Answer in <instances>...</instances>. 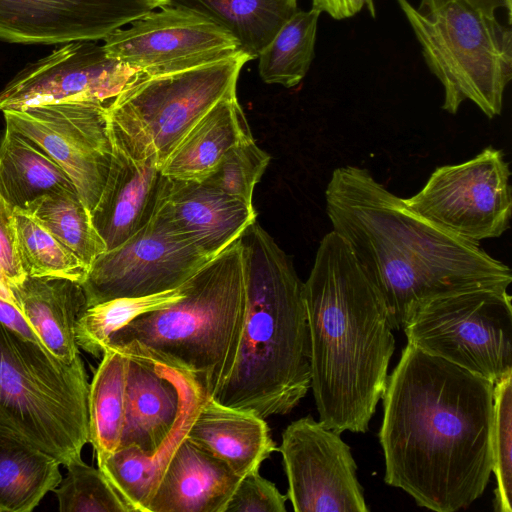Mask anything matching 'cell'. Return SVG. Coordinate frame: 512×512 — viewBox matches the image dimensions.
I'll return each instance as SVG.
<instances>
[{
  "label": "cell",
  "mask_w": 512,
  "mask_h": 512,
  "mask_svg": "<svg viewBox=\"0 0 512 512\" xmlns=\"http://www.w3.org/2000/svg\"><path fill=\"white\" fill-rule=\"evenodd\" d=\"M494 383L407 343L382 396L386 484L419 507L455 512L492 473Z\"/></svg>",
  "instance_id": "cell-1"
},
{
  "label": "cell",
  "mask_w": 512,
  "mask_h": 512,
  "mask_svg": "<svg viewBox=\"0 0 512 512\" xmlns=\"http://www.w3.org/2000/svg\"><path fill=\"white\" fill-rule=\"evenodd\" d=\"M325 206L332 230L383 295L393 329L434 297L512 282L509 266L416 214L365 168H336Z\"/></svg>",
  "instance_id": "cell-2"
},
{
  "label": "cell",
  "mask_w": 512,
  "mask_h": 512,
  "mask_svg": "<svg viewBox=\"0 0 512 512\" xmlns=\"http://www.w3.org/2000/svg\"><path fill=\"white\" fill-rule=\"evenodd\" d=\"M303 297L319 421L339 434L365 433L395 351L385 299L333 230L319 243Z\"/></svg>",
  "instance_id": "cell-3"
},
{
  "label": "cell",
  "mask_w": 512,
  "mask_h": 512,
  "mask_svg": "<svg viewBox=\"0 0 512 512\" xmlns=\"http://www.w3.org/2000/svg\"><path fill=\"white\" fill-rule=\"evenodd\" d=\"M246 312L233 368L215 401L262 418L291 412L310 389L304 282L257 221L239 237Z\"/></svg>",
  "instance_id": "cell-4"
},
{
  "label": "cell",
  "mask_w": 512,
  "mask_h": 512,
  "mask_svg": "<svg viewBox=\"0 0 512 512\" xmlns=\"http://www.w3.org/2000/svg\"><path fill=\"white\" fill-rule=\"evenodd\" d=\"M184 287L179 301L139 316L116 331L106 348L180 370L210 398L233 368L244 325L240 239L206 262Z\"/></svg>",
  "instance_id": "cell-5"
},
{
  "label": "cell",
  "mask_w": 512,
  "mask_h": 512,
  "mask_svg": "<svg viewBox=\"0 0 512 512\" xmlns=\"http://www.w3.org/2000/svg\"><path fill=\"white\" fill-rule=\"evenodd\" d=\"M89 387L80 354L65 363L0 323V424L61 465L89 442Z\"/></svg>",
  "instance_id": "cell-6"
},
{
  "label": "cell",
  "mask_w": 512,
  "mask_h": 512,
  "mask_svg": "<svg viewBox=\"0 0 512 512\" xmlns=\"http://www.w3.org/2000/svg\"><path fill=\"white\" fill-rule=\"evenodd\" d=\"M430 71L444 88L442 109L456 114L472 101L488 118L500 115L512 78V32L464 0H396Z\"/></svg>",
  "instance_id": "cell-7"
},
{
  "label": "cell",
  "mask_w": 512,
  "mask_h": 512,
  "mask_svg": "<svg viewBox=\"0 0 512 512\" xmlns=\"http://www.w3.org/2000/svg\"><path fill=\"white\" fill-rule=\"evenodd\" d=\"M250 60L240 51L175 72L145 74L109 104L110 125L127 149L137 155H154L161 168L214 105L236 94L239 74Z\"/></svg>",
  "instance_id": "cell-8"
},
{
  "label": "cell",
  "mask_w": 512,
  "mask_h": 512,
  "mask_svg": "<svg viewBox=\"0 0 512 512\" xmlns=\"http://www.w3.org/2000/svg\"><path fill=\"white\" fill-rule=\"evenodd\" d=\"M507 288H477L421 304L403 330L407 343L492 383L512 372V304Z\"/></svg>",
  "instance_id": "cell-9"
},
{
  "label": "cell",
  "mask_w": 512,
  "mask_h": 512,
  "mask_svg": "<svg viewBox=\"0 0 512 512\" xmlns=\"http://www.w3.org/2000/svg\"><path fill=\"white\" fill-rule=\"evenodd\" d=\"M510 175L504 152L488 146L465 162L437 167L422 189L404 200L441 229L479 243L509 227Z\"/></svg>",
  "instance_id": "cell-10"
},
{
  "label": "cell",
  "mask_w": 512,
  "mask_h": 512,
  "mask_svg": "<svg viewBox=\"0 0 512 512\" xmlns=\"http://www.w3.org/2000/svg\"><path fill=\"white\" fill-rule=\"evenodd\" d=\"M108 106L73 101L2 111L6 127L33 142L65 171L90 211L111 163Z\"/></svg>",
  "instance_id": "cell-11"
},
{
  "label": "cell",
  "mask_w": 512,
  "mask_h": 512,
  "mask_svg": "<svg viewBox=\"0 0 512 512\" xmlns=\"http://www.w3.org/2000/svg\"><path fill=\"white\" fill-rule=\"evenodd\" d=\"M210 259L155 213L142 229L93 261L81 284L87 308L178 288Z\"/></svg>",
  "instance_id": "cell-12"
},
{
  "label": "cell",
  "mask_w": 512,
  "mask_h": 512,
  "mask_svg": "<svg viewBox=\"0 0 512 512\" xmlns=\"http://www.w3.org/2000/svg\"><path fill=\"white\" fill-rule=\"evenodd\" d=\"M106 54L149 75L231 57L241 50L223 27L194 11L164 5L103 39Z\"/></svg>",
  "instance_id": "cell-13"
},
{
  "label": "cell",
  "mask_w": 512,
  "mask_h": 512,
  "mask_svg": "<svg viewBox=\"0 0 512 512\" xmlns=\"http://www.w3.org/2000/svg\"><path fill=\"white\" fill-rule=\"evenodd\" d=\"M295 512H368L357 464L340 434L311 416L290 423L278 447Z\"/></svg>",
  "instance_id": "cell-14"
},
{
  "label": "cell",
  "mask_w": 512,
  "mask_h": 512,
  "mask_svg": "<svg viewBox=\"0 0 512 512\" xmlns=\"http://www.w3.org/2000/svg\"><path fill=\"white\" fill-rule=\"evenodd\" d=\"M97 42L65 43L25 66L0 92V110L73 101L110 104L147 74L109 57Z\"/></svg>",
  "instance_id": "cell-15"
},
{
  "label": "cell",
  "mask_w": 512,
  "mask_h": 512,
  "mask_svg": "<svg viewBox=\"0 0 512 512\" xmlns=\"http://www.w3.org/2000/svg\"><path fill=\"white\" fill-rule=\"evenodd\" d=\"M152 9L140 0H0V41H100Z\"/></svg>",
  "instance_id": "cell-16"
},
{
  "label": "cell",
  "mask_w": 512,
  "mask_h": 512,
  "mask_svg": "<svg viewBox=\"0 0 512 512\" xmlns=\"http://www.w3.org/2000/svg\"><path fill=\"white\" fill-rule=\"evenodd\" d=\"M110 136L108 176L91 211L93 225L107 250L122 244L152 219L167 181L154 155L133 154L111 128Z\"/></svg>",
  "instance_id": "cell-17"
},
{
  "label": "cell",
  "mask_w": 512,
  "mask_h": 512,
  "mask_svg": "<svg viewBox=\"0 0 512 512\" xmlns=\"http://www.w3.org/2000/svg\"><path fill=\"white\" fill-rule=\"evenodd\" d=\"M155 213L211 259L237 240L257 217L253 204L203 181L168 177Z\"/></svg>",
  "instance_id": "cell-18"
},
{
  "label": "cell",
  "mask_w": 512,
  "mask_h": 512,
  "mask_svg": "<svg viewBox=\"0 0 512 512\" xmlns=\"http://www.w3.org/2000/svg\"><path fill=\"white\" fill-rule=\"evenodd\" d=\"M240 479L186 437L168 462L146 512H225Z\"/></svg>",
  "instance_id": "cell-19"
},
{
  "label": "cell",
  "mask_w": 512,
  "mask_h": 512,
  "mask_svg": "<svg viewBox=\"0 0 512 512\" xmlns=\"http://www.w3.org/2000/svg\"><path fill=\"white\" fill-rule=\"evenodd\" d=\"M180 394V413L168 438L151 456L135 446L123 447L98 460L106 475L133 512H146L148 502L174 452L186 438L205 395L188 374L169 367Z\"/></svg>",
  "instance_id": "cell-20"
},
{
  "label": "cell",
  "mask_w": 512,
  "mask_h": 512,
  "mask_svg": "<svg viewBox=\"0 0 512 512\" xmlns=\"http://www.w3.org/2000/svg\"><path fill=\"white\" fill-rule=\"evenodd\" d=\"M186 437L241 478L258 471L278 451L264 418L253 411L223 405L211 397L204 398Z\"/></svg>",
  "instance_id": "cell-21"
},
{
  "label": "cell",
  "mask_w": 512,
  "mask_h": 512,
  "mask_svg": "<svg viewBox=\"0 0 512 512\" xmlns=\"http://www.w3.org/2000/svg\"><path fill=\"white\" fill-rule=\"evenodd\" d=\"M179 413L180 394L170 368L129 358L120 448L135 446L153 455L172 432Z\"/></svg>",
  "instance_id": "cell-22"
},
{
  "label": "cell",
  "mask_w": 512,
  "mask_h": 512,
  "mask_svg": "<svg viewBox=\"0 0 512 512\" xmlns=\"http://www.w3.org/2000/svg\"><path fill=\"white\" fill-rule=\"evenodd\" d=\"M17 308L55 357L71 363L79 355L75 324L87 308L81 283L56 277H30L11 288Z\"/></svg>",
  "instance_id": "cell-23"
},
{
  "label": "cell",
  "mask_w": 512,
  "mask_h": 512,
  "mask_svg": "<svg viewBox=\"0 0 512 512\" xmlns=\"http://www.w3.org/2000/svg\"><path fill=\"white\" fill-rule=\"evenodd\" d=\"M253 137L237 94L214 105L185 135L161 166L172 179H205L225 153Z\"/></svg>",
  "instance_id": "cell-24"
},
{
  "label": "cell",
  "mask_w": 512,
  "mask_h": 512,
  "mask_svg": "<svg viewBox=\"0 0 512 512\" xmlns=\"http://www.w3.org/2000/svg\"><path fill=\"white\" fill-rule=\"evenodd\" d=\"M61 464L0 424V512H31L62 481Z\"/></svg>",
  "instance_id": "cell-25"
},
{
  "label": "cell",
  "mask_w": 512,
  "mask_h": 512,
  "mask_svg": "<svg viewBox=\"0 0 512 512\" xmlns=\"http://www.w3.org/2000/svg\"><path fill=\"white\" fill-rule=\"evenodd\" d=\"M77 191L65 171L42 149L6 127L0 142V198L12 209L25 210L49 194Z\"/></svg>",
  "instance_id": "cell-26"
},
{
  "label": "cell",
  "mask_w": 512,
  "mask_h": 512,
  "mask_svg": "<svg viewBox=\"0 0 512 512\" xmlns=\"http://www.w3.org/2000/svg\"><path fill=\"white\" fill-rule=\"evenodd\" d=\"M298 0H169L226 29L252 60L298 10Z\"/></svg>",
  "instance_id": "cell-27"
},
{
  "label": "cell",
  "mask_w": 512,
  "mask_h": 512,
  "mask_svg": "<svg viewBox=\"0 0 512 512\" xmlns=\"http://www.w3.org/2000/svg\"><path fill=\"white\" fill-rule=\"evenodd\" d=\"M129 357L105 348L89 387V442L97 460L120 449Z\"/></svg>",
  "instance_id": "cell-28"
},
{
  "label": "cell",
  "mask_w": 512,
  "mask_h": 512,
  "mask_svg": "<svg viewBox=\"0 0 512 512\" xmlns=\"http://www.w3.org/2000/svg\"><path fill=\"white\" fill-rule=\"evenodd\" d=\"M318 10H297L260 52L258 71L267 84L297 86L306 76L314 57Z\"/></svg>",
  "instance_id": "cell-29"
},
{
  "label": "cell",
  "mask_w": 512,
  "mask_h": 512,
  "mask_svg": "<svg viewBox=\"0 0 512 512\" xmlns=\"http://www.w3.org/2000/svg\"><path fill=\"white\" fill-rule=\"evenodd\" d=\"M88 269L106 245L95 229L91 211L77 191L46 195L26 209Z\"/></svg>",
  "instance_id": "cell-30"
},
{
  "label": "cell",
  "mask_w": 512,
  "mask_h": 512,
  "mask_svg": "<svg viewBox=\"0 0 512 512\" xmlns=\"http://www.w3.org/2000/svg\"><path fill=\"white\" fill-rule=\"evenodd\" d=\"M184 295L183 283L178 288L152 295L120 297L90 306L75 324L76 343L89 354L100 357L116 331L141 315L179 301Z\"/></svg>",
  "instance_id": "cell-31"
},
{
  "label": "cell",
  "mask_w": 512,
  "mask_h": 512,
  "mask_svg": "<svg viewBox=\"0 0 512 512\" xmlns=\"http://www.w3.org/2000/svg\"><path fill=\"white\" fill-rule=\"evenodd\" d=\"M16 246L26 276L83 283L88 268L26 210H13Z\"/></svg>",
  "instance_id": "cell-32"
},
{
  "label": "cell",
  "mask_w": 512,
  "mask_h": 512,
  "mask_svg": "<svg viewBox=\"0 0 512 512\" xmlns=\"http://www.w3.org/2000/svg\"><path fill=\"white\" fill-rule=\"evenodd\" d=\"M67 476L52 491L61 512H133L103 471L82 458L65 466Z\"/></svg>",
  "instance_id": "cell-33"
},
{
  "label": "cell",
  "mask_w": 512,
  "mask_h": 512,
  "mask_svg": "<svg viewBox=\"0 0 512 512\" xmlns=\"http://www.w3.org/2000/svg\"><path fill=\"white\" fill-rule=\"evenodd\" d=\"M491 450L494 509L512 512V372L494 384Z\"/></svg>",
  "instance_id": "cell-34"
},
{
  "label": "cell",
  "mask_w": 512,
  "mask_h": 512,
  "mask_svg": "<svg viewBox=\"0 0 512 512\" xmlns=\"http://www.w3.org/2000/svg\"><path fill=\"white\" fill-rule=\"evenodd\" d=\"M270 162V155L253 137L244 139L228 150L215 169L203 180L206 184L253 204V192Z\"/></svg>",
  "instance_id": "cell-35"
},
{
  "label": "cell",
  "mask_w": 512,
  "mask_h": 512,
  "mask_svg": "<svg viewBox=\"0 0 512 512\" xmlns=\"http://www.w3.org/2000/svg\"><path fill=\"white\" fill-rule=\"evenodd\" d=\"M287 500L258 470L240 479L225 512H286Z\"/></svg>",
  "instance_id": "cell-36"
},
{
  "label": "cell",
  "mask_w": 512,
  "mask_h": 512,
  "mask_svg": "<svg viewBox=\"0 0 512 512\" xmlns=\"http://www.w3.org/2000/svg\"><path fill=\"white\" fill-rule=\"evenodd\" d=\"M25 277L16 246L13 210L0 198V298L16 306L11 288Z\"/></svg>",
  "instance_id": "cell-37"
},
{
  "label": "cell",
  "mask_w": 512,
  "mask_h": 512,
  "mask_svg": "<svg viewBox=\"0 0 512 512\" xmlns=\"http://www.w3.org/2000/svg\"><path fill=\"white\" fill-rule=\"evenodd\" d=\"M366 6L372 17L376 16L373 0H312V8L326 12L336 20L354 16Z\"/></svg>",
  "instance_id": "cell-38"
},
{
  "label": "cell",
  "mask_w": 512,
  "mask_h": 512,
  "mask_svg": "<svg viewBox=\"0 0 512 512\" xmlns=\"http://www.w3.org/2000/svg\"><path fill=\"white\" fill-rule=\"evenodd\" d=\"M0 323L23 338L43 346L21 311L14 304L2 298H0Z\"/></svg>",
  "instance_id": "cell-39"
},
{
  "label": "cell",
  "mask_w": 512,
  "mask_h": 512,
  "mask_svg": "<svg viewBox=\"0 0 512 512\" xmlns=\"http://www.w3.org/2000/svg\"><path fill=\"white\" fill-rule=\"evenodd\" d=\"M482 13L494 17L495 11L500 8H506L511 19L512 1L510 0H464Z\"/></svg>",
  "instance_id": "cell-40"
},
{
  "label": "cell",
  "mask_w": 512,
  "mask_h": 512,
  "mask_svg": "<svg viewBox=\"0 0 512 512\" xmlns=\"http://www.w3.org/2000/svg\"><path fill=\"white\" fill-rule=\"evenodd\" d=\"M140 1H143V2L151 5L154 8L167 5L169 2V0H140Z\"/></svg>",
  "instance_id": "cell-41"
},
{
  "label": "cell",
  "mask_w": 512,
  "mask_h": 512,
  "mask_svg": "<svg viewBox=\"0 0 512 512\" xmlns=\"http://www.w3.org/2000/svg\"><path fill=\"white\" fill-rule=\"evenodd\" d=\"M510 1H512V0H510Z\"/></svg>",
  "instance_id": "cell-42"
}]
</instances>
